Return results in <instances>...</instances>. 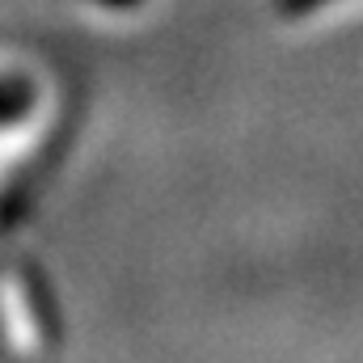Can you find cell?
I'll return each mask as SVG.
<instances>
[{
  "label": "cell",
  "mask_w": 363,
  "mask_h": 363,
  "mask_svg": "<svg viewBox=\"0 0 363 363\" xmlns=\"http://www.w3.org/2000/svg\"><path fill=\"white\" fill-rule=\"evenodd\" d=\"M325 4H334V0H274V9H279V17H308V13H317V9H325Z\"/></svg>",
  "instance_id": "cell-3"
},
{
  "label": "cell",
  "mask_w": 363,
  "mask_h": 363,
  "mask_svg": "<svg viewBox=\"0 0 363 363\" xmlns=\"http://www.w3.org/2000/svg\"><path fill=\"white\" fill-rule=\"evenodd\" d=\"M93 4H101V9H135L140 0H93Z\"/></svg>",
  "instance_id": "cell-4"
},
{
  "label": "cell",
  "mask_w": 363,
  "mask_h": 363,
  "mask_svg": "<svg viewBox=\"0 0 363 363\" xmlns=\"http://www.w3.org/2000/svg\"><path fill=\"white\" fill-rule=\"evenodd\" d=\"M60 347V325L43 274L26 258H0V355L43 359Z\"/></svg>",
  "instance_id": "cell-1"
},
{
  "label": "cell",
  "mask_w": 363,
  "mask_h": 363,
  "mask_svg": "<svg viewBox=\"0 0 363 363\" xmlns=\"http://www.w3.org/2000/svg\"><path fill=\"white\" fill-rule=\"evenodd\" d=\"M38 97H43V89H38L34 77H26L17 68H0V127L30 114L38 106Z\"/></svg>",
  "instance_id": "cell-2"
}]
</instances>
